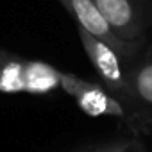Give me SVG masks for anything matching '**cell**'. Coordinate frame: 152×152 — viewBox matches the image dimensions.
Here are the masks:
<instances>
[{
  "label": "cell",
  "mask_w": 152,
  "mask_h": 152,
  "mask_svg": "<svg viewBox=\"0 0 152 152\" xmlns=\"http://www.w3.org/2000/svg\"><path fill=\"white\" fill-rule=\"evenodd\" d=\"M79 32V39L81 45L91 63V66L95 68L97 75L100 77L102 84L118 99L122 100L127 107H138L129 86V79H127V66L124 64L125 59L107 43H104L102 39L91 36L88 31H84L83 27H77Z\"/></svg>",
  "instance_id": "cell-1"
},
{
  "label": "cell",
  "mask_w": 152,
  "mask_h": 152,
  "mask_svg": "<svg viewBox=\"0 0 152 152\" xmlns=\"http://www.w3.org/2000/svg\"><path fill=\"white\" fill-rule=\"evenodd\" d=\"M115 34L140 54L152 18V0H95Z\"/></svg>",
  "instance_id": "cell-2"
},
{
  "label": "cell",
  "mask_w": 152,
  "mask_h": 152,
  "mask_svg": "<svg viewBox=\"0 0 152 152\" xmlns=\"http://www.w3.org/2000/svg\"><path fill=\"white\" fill-rule=\"evenodd\" d=\"M61 88L75 99L79 109L88 116H116L125 122L131 120L129 107L106 86L90 83L70 72H61Z\"/></svg>",
  "instance_id": "cell-3"
},
{
  "label": "cell",
  "mask_w": 152,
  "mask_h": 152,
  "mask_svg": "<svg viewBox=\"0 0 152 152\" xmlns=\"http://www.w3.org/2000/svg\"><path fill=\"white\" fill-rule=\"evenodd\" d=\"M59 4L72 15V18L75 20L77 27H83L91 36L99 38L104 43H107L109 47H113L125 61H134L138 57L115 34V31L111 29V25L107 23V20L100 13L99 6L95 4V0H59Z\"/></svg>",
  "instance_id": "cell-4"
},
{
  "label": "cell",
  "mask_w": 152,
  "mask_h": 152,
  "mask_svg": "<svg viewBox=\"0 0 152 152\" xmlns=\"http://www.w3.org/2000/svg\"><path fill=\"white\" fill-rule=\"evenodd\" d=\"M61 88V72L45 61H25V93L47 95Z\"/></svg>",
  "instance_id": "cell-5"
},
{
  "label": "cell",
  "mask_w": 152,
  "mask_h": 152,
  "mask_svg": "<svg viewBox=\"0 0 152 152\" xmlns=\"http://www.w3.org/2000/svg\"><path fill=\"white\" fill-rule=\"evenodd\" d=\"M127 79L136 106L152 107V52L138 57L127 66Z\"/></svg>",
  "instance_id": "cell-6"
},
{
  "label": "cell",
  "mask_w": 152,
  "mask_h": 152,
  "mask_svg": "<svg viewBox=\"0 0 152 152\" xmlns=\"http://www.w3.org/2000/svg\"><path fill=\"white\" fill-rule=\"evenodd\" d=\"M25 61L0 48V93H25Z\"/></svg>",
  "instance_id": "cell-7"
},
{
  "label": "cell",
  "mask_w": 152,
  "mask_h": 152,
  "mask_svg": "<svg viewBox=\"0 0 152 152\" xmlns=\"http://www.w3.org/2000/svg\"><path fill=\"white\" fill-rule=\"evenodd\" d=\"M86 152H147V148H145V143L138 136H131V138L118 140V141H113L97 148H90Z\"/></svg>",
  "instance_id": "cell-8"
}]
</instances>
